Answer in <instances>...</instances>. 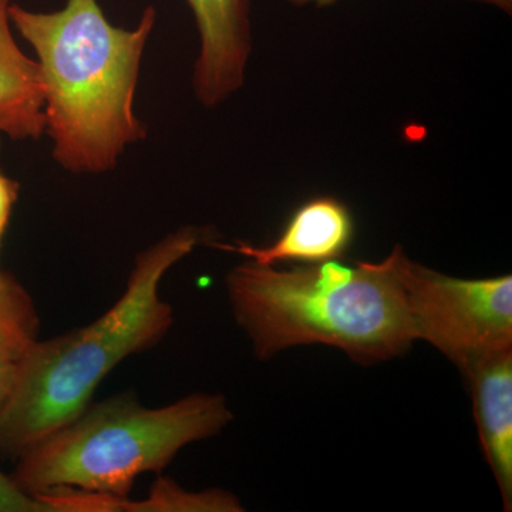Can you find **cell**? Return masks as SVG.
I'll list each match as a JSON object with an SVG mask.
<instances>
[{
  "instance_id": "3",
  "label": "cell",
  "mask_w": 512,
  "mask_h": 512,
  "mask_svg": "<svg viewBox=\"0 0 512 512\" xmlns=\"http://www.w3.org/2000/svg\"><path fill=\"white\" fill-rule=\"evenodd\" d=\"M211 242L208 228L175 229L136 256L126 288L109 311L30 349L19 362L15 392L0 413V456L16 460L69 423L93 402L114 367L163 342L173 328L174 311L160 296L161 282L198 245Z\"/></svg>"
},
{
  "instance_id": "1",
  "label": "cell",
  "mask_w": 512,
  "mask_h": 512,
  "mask_svg": "<svg viewBox=\"0 0 512 512\" xmlns=\"http://www.w3.org/2000/svg\"><path fill=\"white\" fill-rule=\"evenodd\" d=\"M9 16L42 73L53 160L77 175L113 171L147 137L134 99L156 8L148 6L134 29L114 26L99 0H67L55 12L12 3Z\"/></svg>"
},
{
  "instance_id": "6",
  "label": "cell",
  "mask_w": 512,
  "mask_h": 512,
  "mask_svg": "<svg viewBox=\"0 0 512 512\" xmlns=\"http://www.w3.org/2000/svg\"><path fill=\"white\" fill-rule=\"evenodd\" d=\"M200 35L192 70V89L212 109L245 83L252 49L248 0H187Z\"/></svg>"
},
{
  "instance_id": "5",
  "label": "cell",
  "mask_w": 512,
  "mask_h": 512,
  "mask_svg": "<svg viewBox=\"0 0 512 512\" xmlns=\"http://www.w3.org/2000/svg\"><path fill=\"white\" fill-rule=\"evenodd\" d=\"M417 340L466 373L481 357L512 349V276L460 279L431 271L403 252L399 265Z\"/></svg>"
},
{
  "instance_id": "11",
  "label": "cell",
  "mask_w": 512,
  "mask_h": 512,
  "mask_svg": "<svg viewBox=\"0 0 512 512\" xmlns=\"http://www.w3.org/2000/svg\"><path fill=\"white\" fill-rule=\"evenodd\" d=\"M126 511L174 512H239L244 511L235 495L222 490L188 493L180 485L160 478L154 484L147 500L140 503L128 501Z\"/></svg>"
},
{
  "instance_id": "2",
  "label": "cell",
  "mask_w": 512,
  "mask_h": 512,
  "mask_svg": "<svg viewBox=\"0 0 512 512\" xmlns=\"http://www.w3.org/2000/svg\"><path fill=\"white\" fill-rule=\"evenodd\" d=\"M396 245L382 262L338 259L276 269L254 261L225 278L232 313L259 360L303 345L332 346L360 365L402 356L417 340Z\"/></svg>"
},
{
  "instance_id": "15",
  "label": "cell",
  "mask_w": 512,
  "mask_h": 512,
  "mask_svg": "<svg viewBox=\"0 0 512 512\" xmlns=\"http://www.w3.org/2000/svg\"><path fill=\"white\" fill-rule=\"evenodd\" d=\"M477 2L488 3L507 13H511L512 10V0H477Z\"/></svg>"
},
{
  "instance_id": "12",
  "label": "cell",
  "mask_w": 512,
  "mask_h": 512,
  "mask_svg": "<svg viewBox=\"0 0 512 512\" xmlns=\"http://www.w3.org/2000/svg\"><path fill=\"white\" fill-rule=\"evenodd\" d=\"M0 512H57L49 498L26 493L0 470Z\"/></svg>"
},
{
  "instance_id": "16",
  "label": "cell",
  "mask_w": 512,
  "mask_h": 512,
  "mask_svg": "<svg viewBox=\"0 0 512 512\" xmlns=\"http://www.w3.org/2000/svg\"><path fill=\"white\" fill-rule=\"evenodd\" d=\"M293 5L305 6V5H316V6H328L332 3L338 2V0H289Z\"/></svg>"
},
{
  "instance_id": "14",
  "label": "cell",
  "mask_w": 512,
  "mask_h": 512,
  "mask_svg": "<svg viewBox=\"0 0 512 512\" xmlns=\"http://www.w3.org/2000/svg\"><path fill=\"white\" fill-rule=\"evenodd\" d=\"M19 363H0V413L5 410L18 383Z\"/></svg>"
},
{
  "instance_id": "4",
  "label": "cell",
  "mask_w": 512,
  "mask_h": 512,
  "mask_svg": "<svg viewBox=\"0 0 512 512\" xmlns=\"http://www.w3.org/2000/svg\"><path fill=\"white\" fill-rule=\"evenodd\" d=\"M232 419L222 394L192 393L154 409L134 393L114 394L23 451L10 476L29 494L70 488L114 498L124 511L138 477L160 474L184 447L218 436Z\"/></svg>"
},
{
  "instance_id": "7",
  "label": "cell",
  "mask_w": 512,
  "mask_h": 512,
  "mask_svg": "<svg viewBox=\"0 0 512 512\" xmlns=\"http://www.w3.org/2000/svg\"><path fill=\"white\" fill-rule=\"evenodd\" d=\"M353 232L352 214L342 201L333 197H316L293 212L279 238L266 247L242 241L235 244L214 241L210 245L221 251L247 256L249 261L261 265L281 262L320 264L345 254L352 244Z\"/></svg>"
},
{
  "instance_id": "13",
  "label": "cell",
  "mask_w": 512,
  "mask_h": 512,
  "mask_svg": "<svg viewBox=\"0 0 512 512\" xmlns=\"http://www.w3.org/2000/svg\"><path fill=\"white\" fill-rule=\"evenodd\" d=\"M20 185L18 181L6 177L0 170V241L5 237L13 208L19 198Z\"/></svg>"
},
{
  "instance_id": "10",
  "label": "cell",
  "mask_w": 512,
  "mask_h": 512,
  "mask_svg": "<svg viewBox=\"0 0 512 512\" xmlns=\"http://www.w3.org/2000/svg\"><path fill=\"white\" fill-rule=\"evenodd\" d=\"M35 301L15 276L0 272V363H19L39 342Z\"/></svg>"
},
{
  "instance_id": "9",
  "label": "cell",
  "mask_w": 512,
  "mask_h": 512,
  "mask_svg": "<svg viewBox=\"0 0 512 512\" xmlns=\"http://www.w3.org/2000/svg\"><path fill=\"white\" fill-rule=\"evenodd\" d=\"M12 3L0 0V134L13 141H36L45 134V87L39 64L13 35Z\"/></svg>"
},
{
  "instance_id": "8",
  "label": "cell",
  "mask_w": 512,
  "mask_h": 512,
  "mask_svg": "<svg viewBox=\"0 0 512 512\" xmlns=\"http://www.w3.org/2000/svg\"><path fill=\"white\" fill-rule=\"evenodd\" d=\"M473 393L481 447L503 497L512 507V349L481 357L464 373Z\"/></svg>"
}]
</instances>
